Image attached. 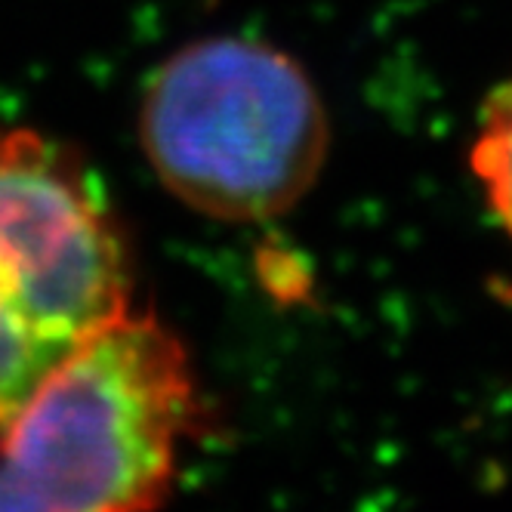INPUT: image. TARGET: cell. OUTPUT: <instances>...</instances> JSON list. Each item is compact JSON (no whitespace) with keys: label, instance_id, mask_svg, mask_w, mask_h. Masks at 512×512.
<instances>
[{"label":"cell","instance_id":"4","mask_svg":"<svg viewBox=\"0 0 512 512\" xmlns=\"http://www.w3.org/2000/svg\"><path fill=\"white\" fill-rule=\"evenodd\" d=\"M472 173L479 176L488 207L512 241V81L485 105L479 136L472 142Z\"/></svg>","mask_w":512,"mask_h":512},{"label":"cell","instance_id":"1","mask_svg":"<svg viewBox=\"0 0 512 512\" xmlns=\"http://www.w3.org/2000/svg\"><path fill=\"white\" fill-rule=\"evenodd\" d=\"M198 414L186 346L127 309L59 364L0 438V509H155Z\"/></svg>","mask_w":512,"mask_h":512},{"label":"cell","instance_id":"2","mask_svg":"<svg viewBox=\"0 0 512 512\" xmlns=\"http://www.w3.org/2000/svg\"><path fill=\"white\" fill-rule=\"evenodd\" d=\"M139 139L182 204L260 223L294 207L327 155V115L287 53L244 38L176 50L145 84Z\"/></svg>","mask_w":512,"mask_h":512},{"label":"cell","instance_id":"3","mask_svg":"<svg viewBox=\"0 0 512 512\" xmlns=\"http://www.w3.org/2000/svg\"><path fill=\"white\" fill-rule=\"evenodd\" d=\"M127 309V250L87 170L41 133L4 130L0 438L59 364Z\"/></svg>","mask_w":512,"mask_h":512}]
</instances>
